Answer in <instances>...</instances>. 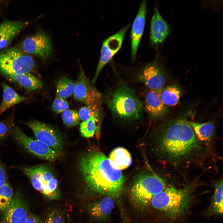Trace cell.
<instances>
[{"instance_id":"cell-1","label":"cell","mask_w":223,"mask_h":223,"mask_svg":"<svg viewBox=\"0 0 223 223\" xmlns=\"http://www.w3.org/2000/svg\"><path fill=\"white\" fill-rule=\"evenodd\" d=\"M189 112L164 121L158 129L156 148L163 159L176 167L188 165L204 154L203 143L197 138L188 119Z\"/></svg>"},{"instance_id":"cell-2","label":"cell","mask_w":223,"mask_h":223,"mask_svg":"<svg viewBox=\"0 0 223 223\" xmlns=\"http://www.w3.org/2000/svg\"><path fill=\"white\" fill-rule=\"evenodd\" d=\"M78 167L90 190L113 198L121 195L124 188V175L121 170L112 167L109 158L101 152L94 150L83 154Z\"/></svg>"},{"instance_id":"cell-3","label":"cell","mask_w":223,"mask_h":223,"mask_svg":"<svg viewBox=\"0 0 223 223\" xmlns=\"http://www.w3.org/2000/svg\"><path fill=\"white\" fill-rule=\"evenodd\" d=\"M105 102L113 117L124 122L139 119L143 109L142 102L131 87L122 83L107 93Z\"/></svg>"},{"instance_id":"cell-4","label":"cell","mask_w":223,"mask_h":223,"mask_svg":"<svg viewBox=\"0 0 223 223\" xmlns=\"http://www.w3.org/2000/svg\"><path fill=\"white\" fill-rule=\"evenodd\" d=\"M193 187L190 185L182 188L166 187L152 198L148 207L151 206L168 217H178L187 209Z\"/></svg>"},{"instance_id":"cell-5","label":"cell","mask_w":223,"mask_h":223,"mask_svg":"<svg viewBox=\"0 0 223 223\" xmlns=\"http://www.w3.org/2000/svg\"><path fill=\"white\" fill-rule=\"evenodd\" d=\"M166 187L163 179L155 173L142 174L135 180L130 188L129 202L134 208L143 209L148 207L154 196Z\"/></svg>"},{"instance_id":"cell-6","label":"cell","mask_w":223,"mask_h":223,"mask_svg":"<svg viewBox=\"0 0 223 223\" xmlns=\"http://www.w3.org/2000/svg\"><path fill=\"white\" fill-rule=\"evenodd\" d=\"M23 172L30 180L34 188L45 197L58 199L61 196L58 181L52 169L44 164L24 167Z\"/></svg>"},{"instance_id":"cell-7","label":"cell","mask_w":223,"mask_h":223,"mask_svg":"<svg viewBox=\"0 0 223 223\" xmlns=\"http://www.w3.org/2000/svg\"><path fill=\"white\" fill-rule=\"evenodd\" d=\"M34 65L32 57L17 47L0 52V72L5 76L29 72Z\"/></svg>"},{"instance_id":"cell-8","label":"cell","mask_w":223,"mask_h":223,"mask_svg":"<svg viewBox=\"0 0 223 223\" xmlns=\"http://www.w3.org/2000/svg\"><path fill=\"white\" fill-rule=\"evenodd\" d=\"M11 133L15 140L24 149L41 159L54 162L61 155L42 142L27 136L14 122L11 124Z\"/></svg>"},{"instance_id":"cell-9","label":"cell","mask_w":223,"mask_h":223,"mask_svg":"<svg viewBox=\"0 0 223 223\" xmlns=\"http://www.w3.org/2000/svg\"><path fill=\"white\" fill-rule=\"evenodd\" d=\"M26 124L32 129L37 139L61 154L63 143L60 134L54 126L37 120H33Z\"/></svg>"},{"instance_id":"cell-10","label":"cell","mask_w":223,"mask_h":223,"mask_svg":"<svg viewBox=\"0 0 223 223\" xmlns=\"http://www.w3.org/2000/svg\"><path fill=\"white\" fill-rule=\"evenodd\" d=\"M127 25L104 40L101 47L99 61L92 80L94 85L101 71L120 48L125 33L129 27Z\"/></svg>"},{"instance_id":"cell-11","label":"cell","mask_w":223,"mask_h":223,"mask_svg":"<svg viewBox=\"0 0 223 223\" xmlns=\"http://www.w3.org/2000/svg\"><path fill=\"white\" fill-rule=\"evenodd\" d=\"M137 79L150 90L157 91L163 88L166 81L164 70L156 61L148 63L143 67L138 73Z\"/></svg>"},{"instance_id":"cell-12","label":"cell","mask_w":223,"mask_h":223,"mask_svg":"<svg viewBox=\"0 0 223 223\" xmlns=\"http://www.w3.org/2000/svg\"><path fill=\"white\" fill-rule=\"evenodd\" d=\"M22 47L25 53L37 55L44 60L49 58L52 51L50 38L41 31L25 39Z\"/></svg>"},{"instance_id":"cell-13","label":"cell","mask_w":223,"mask_h":223,"mask_svg":"<svg viewBox=\"0 0 223 223\" xmlns=\"http://www.w3.org/2000/svg\"><path fill=\"white\" fill-rule=\"evenodd\" d=\"M74 84L73 94L76 101L87 105L101 103V94L90 84L81 65L79 75Z\"/></svg>"},{"instance_id":"cell-14","label":"cell","mask_w":223,"mask_h":223,"mask_svg":"<svg viewBox=\"0 0 223 223\" xmlns=\"http://www.w3.org/2000/svg\"><path fill=\"white\" fill-rule=\"evenodd\" d=\"M29 214L27 201L20 192L17 191L10 206L4 212L2 223H25Z\"/></svg>"},{"instance_id":"cell-15","label":"cell","mask_w":223,"mask_h":223,"mask_svg":"<svg viewBox=\"0 0 223 223\" xmlns=\"http://www.w3.org/2000/svg\"><path fill=\"white\" fill-rule=\"evenodd\" d=\"M146 12V2L145 0H143L140 6L132 27L131 34V58L133 62L136 59L139 45L143 33Z\"/></svg>"},{"instance_id":"cell-16","label":"cell","mask_w":223,"mask_h":223,"mask_svg":"<svg viewBox=\"0 0 223 223\" xmlns=\"http://www.w3.org/2000/svg\"><path fill=\"white\" fill-rule=\"evenodd\" d=\"M169 32L168 24L163 18L158 9L155 8L150 25V41L151 45L156 46L162 43Z\"/></svg>"},{"instance_id":"cell-17","label":"cell","mask_w":223,"mask_h":223,"mask_svg":"<svg viewBox=\"0 0 223 223\" xmlns=\"http://www.w3.org/2000/svg\"><path fill=\"white\" fill-rule=\"evenodd\" d=\"M145 107L151 118L155 120L164 117L168 112L161 99L159 91L149 90L145 96Z\"/></svg>"},{"instance_id":"cell-18","label":"cell","mask_w":223,"mask_h":223,"mask_svg":"<svg viewBox=\"0 0 223 223\" xmlns=\"http://www.w3.org/2000/svg\"><path fill=\"white\" fill-rule=\"evenodd\" d=\"M20 21L5 20L0 23V49L10 44L27 25Z\"/></svg>"},{"instance_id":"cell-19","label":"cell","mask_w":223,"mask_h":223,"mask_svg":"<svg viewBox=\"0 0 223 223\" xmlns=\"http://www.w3.org/2000/svg\"><path fill=\"white\" fill-rule=\"evenodd\" d=\"M114 206L113 198L106 196L89 203L87 206V210L92 217L100 220H103L109 217Z\"/></svg>"},{"instance_id":"cell-20","label":"cell","mask_w":223,"mask_h":223,"mask_svg":"<svg viewBox=\"0 0 223 223\" xmlns=\"http://www.w3.org/2000/svg\"><path fill=\"white\" fill-rule=\"evenodd\" d=\"M195 134L203 143L208 144L212 141L215 132V125L213 120L199 123L190 122Z\"/></svg>"},{"instance_id":"cell-21","label":"cell","mask_w":223,"mask_h":223,"mask_svg":"<svg viewBox=\"0 0 223 223\" xmlns=\"http://www.w3.org/2000/svg\"><path fill=\"white\" fill-rule=\"evenodd\" d=\"M108 158L112 167L120 170L128 168L132 162L130 153L122 147H118L114 149L110 153Z\"/></svg>"},{"instance_id":"cell-22","label":"cell","mask_w":223,"mask_h":223,"mask_svg":"<svg viewBox=\"0 0 223 223\" xmlns=\"http://www.w3.org/2000/svg\"><path fill=\"white\" fill-rule=\"evenodd\" d=\"M2 85L3 97L0 104V114L10 107L27 99L25 97L18 94L4 81L2 82Z\"/></svg>"},{"instance_id":"cell-23","label":"cell","mask_w":223,"mask_h":223,"mask_svg":"<svg viewBox=\"0 0 223 223\" xmlns=\"http://www.w3.org/2000/svg\"><path fill=\"white\" fill-rule=\"evenodd\" d=\"M5 76L28 90H38L41 89L42 86L41 81L29 72L10 74Z\"/></svg>"},{"instance_id":"cell-24","label":"cell","mask_w":223,"mask_h":223,"mask_svg":"<svg viewBox=\"0 0 223 223\" xmlns=\"http://www.w3.org/2000/svg\"><path fill=\"white\" fill-rule=\"evenodd\" d=\"M159 91L162 102L166 107L174 106L179 103L181 91L177 85L170 84L164 86Z\"/></svg>"},{"instance_id":"cell-25","label":"cell","mask_w":223,"mask_h":223,"mask_svg":"<svg viewBox=\"0 0 223 223\" xmlns=\"http://www.w3.org/2000/svg\"><path fill=\"white\" fill-rule=\"evenodd\" d=\"M102 117V112L83 121L80 124V129L81 136L84 137H93L95 133H98Z\"/></svg>"},{"instance_id":"cell-26","label":"cell","mask_w":223,"mask_h":223,"mask_svg":"<svg viewBox=\"0 0 223 223\" xmlns=\"http://www.w3.org/2000/svg\"><path fill=\"white\" fill-rule=\"evenodd\" d=\"M223 181L221 179L215 184L214 194L210 207L213 214L221 215L223 213Z\"/></svg>"},{"instance_id":"cell-27","label":"cell","mask_w":223,"mask_h":223,"mask_svg":"<svg viewBox=\"0 0 223 223\" xmlns=\"http://www.w3.org/2000/svg\"><path fill=\"white\" fill-rule=\"evenodd\" d=\"M55 86L56 96L65 99L73 94L75 84L72 80L67 77L60 78L56 82Z\"/></svg>"},{"instance_id":"cell-28","label":"cell","mask_w":223,"mask_h":223,"mask_svg":"<svg viewBox=\"0 0 223 223\" xmlns=\"http://www.w3.org/2000/svg\"><path fill=\"white\" fill-rule=\"evenodd\" d=\"M13 196L12 189L8 183L0 187V212H4L9 208Z\"/></svg>"},{"instance_id":"cell-29","label":"cell","mask_w":223,"mask_h":223,"mask_svg":"<svg viewBox=\"0 0 223 223\" xmlns=\"http://www.w3.org/2000/svg\"><path fill=\"white\" fill-rule=\"evenodd\" d=\"M101 104L97 103L81 107L78 112L80 119L85 121L102 112Z\"/></svg>"},{"instance_id":"cell-30","label":"cell","mask_w":223,"mask_h":223,"mask_svg":"<svg viewBox=\"0 0 223 223\" xmlns=\"http://www.w3.org/2000/svg\"><path fill=\"white\" fill-rule=\"evenodd\" d=\"M62 117L64 124L68 127L77 125L80 120L78 112L74 110H67L64 111Z\"/></svg>"},{"instance_id":"cell-31","label":"cell","mask_w":223,"mask_h":223,"mask_svg":"<svg viewBox=\"0 0 223 223\" xmlns=\"http://www.w3.org/2000/svg\"><path fill=\"white\" fill-rule=\"evenodd\" d=\"M69 106V103L66 99L56 96L52 107L53 111L59 114L67 110Z\"/></svg>"},{"instance_id":"cell-32","label":"cell","mask_w":223,"mask_h":223,"mask_svg":"<svg viewBox=\"0 0 223 223\" xmlns=\"http://www.w3.org/2000/svg\"><path fill=\"white\" fill-rule=\"evenodd\" d=\"M45 223H65L62 214L57 210L50 211L46 216Z\"/></svg>"},{"instance_id":"cell-33","label":"cell","mask_w":223,"mask_h":223,"mask_svg":"<svg viewBox=\"0 0 223 223\" xmlns=\"http://www.w3.org/2000/svg\"><path fill=\"white\" fill-rule=\"evenodd\" d=\"M11 131V125H9L5 122L0 121V142Z\"/></svg>"},{"instance_id":"cell-34","label":"cell","mask_w":223,"mask_h":223,"mask_svg":"<svg viewBox=\"0 0 223 223\" xmlns=\"http://www.w3.org/2000/svg\"><path fill=\"white\" fill-rule=\"evenodd\" d=\"M25 223H43L42 219L37 215L29 213Z\"/></svg>"},{"instance_id":"cell-35","label":"cell","mask_w":223,"mask_h":223,"mask_svg":"<svg viewBox=\"0 0 223 223\" xmlns=\"http://www.w3.org/2000/svg\"><path fill=\"white\" fill-rule=\"evenodd\" d=\"M6 181V173L5 168L0 163V187L4 185Z\"/></svg>"}]
</instances>
